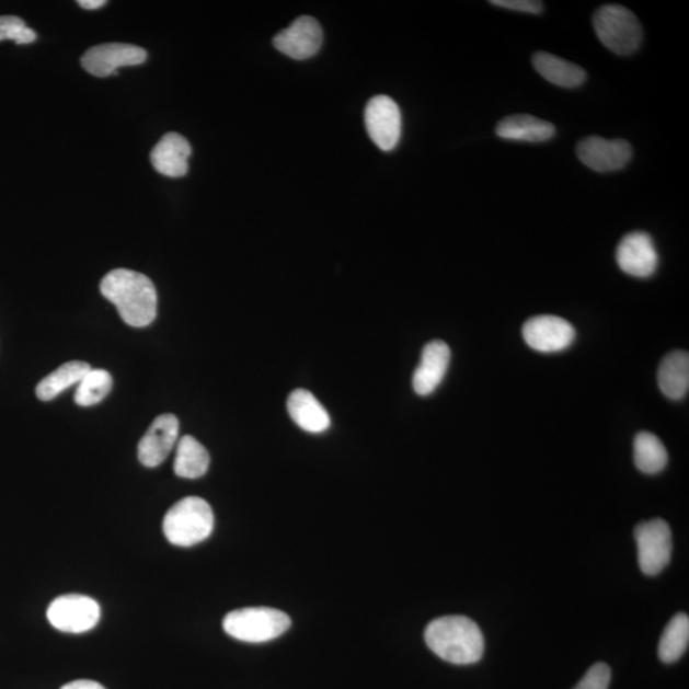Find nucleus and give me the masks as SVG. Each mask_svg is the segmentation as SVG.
<instances>
[{
    "mask_svg": "<svg viewBox=\"0 0 689 689\" xmlns=\"http://www.w3.org/2000/svg\"><path fill=\"white\" fill-rule=\"evenodd\" d=\"M180 438V421L173 414H162L151 424L139 440L138 459L146 468H157L164 462Z\"/></svg>",
    "mask_w": 689,
    "mask_h": 689,
    "instance_id": "nucleus-14",
    "label": "nucleus"
},
{
    "mask_svg": "<svg viewBox=\"0 0 689 689\" xmlns=\"http://www.w3.org/2000/svg\"><path fill=\"white\" fill-rule=\"evenodd\" d=\"M288 412L299 427L309 433H323L330 428L331 420L312 392L296 390L288 399Z\"/></svg>",
    "mask_w": 689,
    "mask_h": 689,
    "instance_id": "nucleus-18",
    "label": "nucleus"
},
{
    "mask_svg": "<svg viewBox=\"0 0 689 689\" xmlns=\"http://www.w3.org/2000/svg\"><path fill=\"white\" fill-rule=\"evenodd\" d=\"M290 625V618L284 611L266 607L232 610L222 622L230 638L251 644L280 638Z\"/></svg>",
    "mask_w": 689,
    "mask_h": 689,
    "instance_id": "nucleus-4",
    "label": "nucleus"
},
{
    "mask_svg": "<svg viewBox=\"0 0 689 689\" xmlns=\"http://www.w3.org/2000/svg\"><path fill=\"white\" fill-rule=\"evenodd\" d=\"M92 368L89 363L68 361L60 366L53 374L46 376L36 387V397L42 401L56 399L58 394L69 389L73 384H79L81 379L89 374Z\"/></svg>",
    "mask_w": 689,
    "mask_h": 689,
    "instance_id": "nucleus-22",
    "label": "nucleus"
},
{
    "mask_svg": "<svg viewBox=\"0 0 689 689\" xmlns=\"http://www.w3.org/2000/svg\"><path fill=\"white\" fill-rule=\"evenodd\" d=\"M428 647L440 659L455 665L482 661L485 641L480 627L463 616H448L432 621L424 633Z\"/></svg>",
    "mask_w": 689,
    "mask_h": 689,
    "instance_id": "nucleus-2",
    "label": "nucleus"
},
{
    "mask_svg": "<svg viewBox=\"0 0 689 689\" xmlns=\"http://www.w3.org/2000/svg\"><path fill=\"white\" fill-rule=\"evenodd\" d=\"M495 134L507 141L517 142H546L555 135V127L552 123L537 118L528 114H517L506 116L495 128Z\"/></svg>",
    "mask_w": 689,
    "mask_h": 689,
    "instance_id": "nucleus-17",
    "label": "nucleus"
},
{
    "mask_svg": "<svg viewBox=\"0 0 689 689\" xmlns=\"http://www.w3.org/2000/svg\"><path fill=\"white\" fill-rule=\"evenodd\" d=\"M323 31L320 22L301 15L274 38L275 48L292 59L312 58L321 49Z\"/></svg>",
    "mask_w": 689,
    "mask_h": 689,
    "instance_id": "nucleus-13",
    "label": "nucleus"
},
{
    "mask_svg": "<svg viewBox=\"0 0 689 689\" xmlns=\"http://www.w3.org/2000/svg\"><path fill=\"white\" fill-rule=\"evenodd\" d=\"M523 336L533 351L559 353L574 344L576 331L561 317L538 315L524 324Z\"/></svg>",
    "mask_w": 689,
    "mask_h": 689,
    "instance_id": "nucleus-9",
    "label": "nucleus"
},
{
    "mask_svg": "<svg viewBox=\"0 0 689 689\" xmlns=\"http://www.w3.org/2000/svg\"><path fill=\"white\" fill-rule=\"evenodd\" d=\"M147 51L130 44H103L94 46L82 57L84 71L95 77H110L118 73L122 67L143 65Z\"/></svg>",
    "mask_w": 689,
    "mask_h": 689,
    "instance_id": "nucleus-11",
    "label": "nucleus"
},
{
    "mask_svg": "<svg viewBox=\"0 0 689 689\" xmlns=\"http://www.w3.org/2000/svg\"><path fill=\"white\" fill-rule=\"evenodd\" d=\"M657 381L665 397L682 400L689 389V355L686 352H671L663 359Z\"/></svg>",
    "mask_w": 689,
    "mask_h": 689,
    "instance_id": "nucleus-20",
    "label": "nucleus"
},
{
    "mask_svg": "<svg viewBox=\"0 0 689 689\" xmlns=\"http://www.w3.org/2000/svg\"><path fill=\"white\" fill-rule=\"evenodd\" d=\"M577 157L587 168L598 173L617 172L632 159V146L624 139L592 136L577 145Z\"/></svg>",
    "mask_w": 689,
    "mask_h": 689,
    "instance_id": "nucleus-10",
    "label": "nucleus"
},
{
    "mask_svg": "<svg viewBox=\"0 0 689 689\" xmlns=\"http://www.w3.org/2000/svg\"><path fill=\"white\" fill-rule=\"evenodd\" d=\"M594 30L599 41L618 56H630L642 43V27L629 8L607 4L595 12Z\"/></svg>",
    "mask_w": 689,
    "mask_h": 689,
    "instance_id": "nucleus-5",
    "label": "nucleus"
},
{
    "mask_svg": "<svg viewBox=\"0 0 689 689\" xmlns=\"http://www.w3.org/2000/svg\"><path fill=\"white\" fill-rule=\"evenodd\" d=\"M617 263L627 275L639 278L653 276L659 265L653 238L644 231L627 234L617 248Z\"/></svg>",
    "mask_w": 689,
    "mask_h": 689,
    "instance_id": "nucleus-12",
    "label": "nucleus"
},
{
    "mask_svg": "<svg viewBox=\"0 0 689 689\" xmlns=\"http://www.w3.org/2000/svg\"><path fill=\"white\" fill-rule=\"evenodd\" d=\"M492 5L506 8V10L539 14L543 12V3L537 0H492Z\"/></svg>",
    "mask_w": 689,
    "mask_h": 689,
    "instance_id": "nucleus-28",
    "label": "nucleus"
},
{
    "mask_svg": "<svg viewBox=\"0 0 689 689\" xmlns=\"http://www.w3.org/2000/svg\"><path fill=\"white\" fill-rule=\"evenodd\" d=\"M688 645L689 618L685 613H678L665 627L657 653L663 663L675 664L686 654Z\"/></svg>",
    "mask_w": 689,
    "mask_h": 689,
    "instance_id": "nucleus-24",
    "label": "nucleus"
},
{
    "mask_svg": "<svg viewBox=\"0 0 689 689\" xmlns=\"http://www.w3.org/2000/svg\"><path fill=\"white\" fill-rule=\"evenodd\" d=\"M46 616L54 629L67 633H83L95 629L102 610L99 602L90 596L69 594L53 600Z\"/></svg>",
    "mask_w": 689,
    "mask_h": 689,
    "instance_id": "nucleus-7",
    "label": "nucleus"
},
{
    "mask_svg": "<svg viewBox=\"0 0 689 689\" xmlns=\"http://www.w3.org/2000/svg\"><path fill=\"white\" fill-rule=\"evenodd\" d=\"M450 360L451 351L446 343L436 340L425 345L413 377L414 391L421 397L435 392L444 381Z\"/></svg>",
    "mask_w": 689,
    "mask_h": 689,
    "instance_id": "nucleus-15",
    "label": "nucleus"
},
{
    "mask_svg": "<svg viewBox=\"0 0 689 689\" xmlns=\"http://www.w3.org/2000/svg\"><path fill=\"white\" fill-rule=\"evenodd\" d=\"M368 135L379 149L392 151L400 142L402 116L390 96L371 97L364 113Z\"/></svg>",
    "mask_w": 689,
    "mask_h": 689,
    "instance_id": "nucleus-8",
    "label": "nucleus"
},
{
    "mask_svg": "<svg viewBox=\"0 0 689 689\" xmlns=\"http://www.w3.org/2000/svg\"><path fill=\"white\" fill-rule=\"evenodd\" d=\"M611 670L606 663H596L574 689H609Z\"/></svg>",
    "mask_w": 689,
    "mask_h": 689,
    "instance_id": "nucleus-27",
    "label": "nucleus"
},
{
    "mask_svg": "<svg viewBox=\"0 0 689 689\" xmlns=\"http://www.w3.org/2000/svg\"><path fill=\"white\" fill-rule=\"evenodd\" d=\"M215 525L213 508L199 497H187L168 510L162 529L169 543L188 548L211 536Z\"/></svg>",
    "mask_w": 689,
    "mask_h": 689,
    "instance_id": "nucleus-3",
    "label": "nucleus"
},
{
    "mask_svg": "<svg viewBox=\"0 0 689 689\" xmlns=\"http://www.w3.org/2000/svg\"><path fill=\"white\" fill-rule=\"evenodd\" d=\"M34 30L26 26L25 21L15 15H2L0 18V42L12 41L18 45H27L36 42Z\"/></svg>",
    "mask_w": 689,
    "mask_h": 689,
    "instance_id": "nucleus-26",
    "label": "nucleus"
},
{
    "mask_svg": "<svg viewBox=\"0 0 689 689\" xmlns=\"http://www.w3.org/2000/svg\"><path fill=\"white\" fill-rule=\"evenodd\" d=\"M210 468V453L195 437L184 436L177 440L174 471L184 479L204 476Z\"/></svg>",
    "mask_w": 689,
    "mask_h": 689,
    "instance_id": "nucleus-21",
    "label": "nucleus"
},
{
    "mask_svg": "<svg viewBox=\"0 0 689 689\" xmlns=\"http://www.w3.org/2000/svg\"><path fill=\"white\" fill-rule=\"evenodd\" d=\"M113 387V378L110 371L104 369H91L81 379L74 394V401L80 406H92L103 401L110 394Z\"/></svg>",
    "mask_w": 689,
    "mask_h": 689,
    "instance_id": "nucleus-25",
    "label": "nucleus"
},
{
    "mask_svg": "<svg viewBox=\"0 0 689 689\" xmlns=\"http://www.w3.org/2000/svg\"><path fill=\"white\" fill-rule=\"evenodd\" d=\"M60 689H105L102 685L94 682V680H74V682L67 684Z\"/></svg>",
    "mask_w": 689,
    "mask_h": 689,
    "instance_id": "nucleus-29",
    "label": "nucleus"
},
{
    "mask_svg": "<svg viewBox=\"0 0 689 689\" xmlns=\"http://www.w3.org/2000/svg\"><path fill=\"white\" fill-rule=\"evenodd\" d=\"M100 290L131 328L149 326L157 319L158 292L146 275L126 268L113 269L103 278Z\"/></svg>",
    "mask_w": 689,
    "mask_h": 689,
    "instance_id": "nucleus-1",
    "label": "nucleus"
},
{
    "mask_svg": "<svg viewBox=\"0 0 689 689\" xmlns=\"http://www.w3.org/2000/svg\"><path fill=\"white\" fill-rule=\"evenodd\" d=\"M533 68L544 80L564 89H576L586 81L584 68L570 61L540 51L532 58Z\"/></svg>",
    "mask_w": 689,
    "mask_h": 689,
    "instance_id": "nucleus-19",
    "label": "nucleus"
},
{
    "mask_svg": "<svg viewBox=\"0 0 689 689\" xmlns=\"http://www.w3.org/2000/svg\"><path fill=\"white\" fill-rule=\"evenodd\" d=\"M106 4L105 0H79V5L83 10L95 11Z\"/></svg>",
    "mask_w": 689,
    "mask_h": 689,
    "instance_id": "nucleus-30",
    "label": "nucleus"
},
{
    "mask_svg": "<svg viewBox=\"0 0 689 689\" xmlns=\"http://www.w3.org/2000/svg\"><path fill=\"white\" fill-rule=\"evenodd\" d=\"M191 154L192 147L187 139L177 134H168L153 147L151 162L161 175L182 177L188 173Z\"/></svg>",
    "mask_w": 689,
    "mask_h": 689,
    "instance_id": "nucleus-16",
    "label": "nucleus"
},
{
    "mask_svg": "<svg viewBox=\"0 0 689 689\" xmlns=\"http://www.w3.org/2000/svg\"><path fill=\"white\" fill-rule=\"evenodd\" d=\"M640 569L646 576L662 574L673 553L670 526L662 518L641 523L634 529Z\"/></svg>",
    "mask_w": 689,
    "mask_h": 689,
    "instance_id": "nucleus-6",
    "label": "nucleus"
},
{
    "mask_svg": "<svg viewBox=\"0 0 689 689\" xmlns=\"http://www.w3.org/2000/svg\"><path fill=\"white\" fill-rule=\"evenodd\" d=\"M633 459L640 471L654 475L667 467V448L653 433L641 432L634 438Z\"/></svg>",
    "mask_w": 689,
    "mask_h": 689,
    "instance_id": "nucleus-23",
    "label": "nucleus"
}]
</instances>
